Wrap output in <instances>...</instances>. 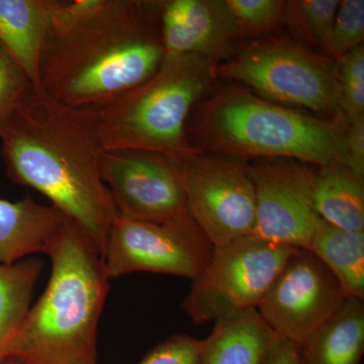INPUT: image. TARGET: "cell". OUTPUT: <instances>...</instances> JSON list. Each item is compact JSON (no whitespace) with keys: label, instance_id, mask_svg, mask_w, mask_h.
<instances>
[{"label":"cell","instance_id":"1","mask_svg":"<svg viewBox=\"0 0 364 364\" xmlns=\"http://www.w3.org/2000/svg\"><path fill=\"white\" fill-rule=\"evenodd\" d=\"M164 58L157 0H62L40 90L69 107L97 109L150 78Z\"/></svg>","mask_w":364,"mask_h":364},{"label":"cell","instance_id":"2","mask_svg":"<svg viewBox=\"0 0 364 364\" xmlns=\"http://www.w3.org/2000/svg\"><path fill=\"white\" fill-rule=\"evenodd\" d=\"M0 142L7 177L46 196L90 235L104 257L117 210L100 173L105 150L95 109L69 107L33 88Z\"/></svg>","mask_w":364,"mask_h":364},{"label":"cell","instance_id":"3","mask_svg":"<svg viewBox=\"0 0 364 364\" xmlns=\"http://www.w3.org/2000/svg\"><path fill=\"white\" fill-rule=\"evenodd\" d=\"M45 254L52 272L1 359L21 364H97L98 324L109 277L95 242L67 219Z\"/></svg>","mask_w":364,"mask_h":364},{"label":"cell","instance_id":"4","mask_svg":"<svg viewBox=\"0 0 364 364\" xmlns=\"http://www.w3.org/2000/svg\"><path fill=\"white\" fill-rule=\"evenodd\" d=\"M188 134L198 149L229 157L293 158L322 167L344 162L341 124L226 86L191 112Z\"/></svg>","mask_w":364,"mask_h":364},{"label":"cell","instance_id":"5","mask_svg":"<svg viewBox=\"0 0 364 364\" xmlns=\"http://www.w3.org/2000/svg\"><path fill=\"white\" fill-rule=\"evenodd\" d=\"M218 64L196 56H165L150 78L95 109L105 151L141 150L170 159L202 152L188 122L217 76Z\"/></svg>","mask_w":364,"mask_h":364},{"label":"cell","instance_id":"6","mask_svg":"<svg viewBox=\"0 0 364 364\" xmlns=\"http://www.w3.org/2000/svg\"><path fill=\"white\" fill-rule=\"evenodd\" d=\"M217 76L243 83L277 105L340 116L336 62L289 38L248 42L218 64Z\"/></svg>","mask_w":364,"mask_h":364},{"label":"cell","instance_id":"7","mask_svg":"<svg viewBox=\"0 0 364 364\" xmlns=\"http://www.w3.org/2000/svg\"><path fill=\"white\" fill-rule=\"evenodd\" d=\"M296 248L256 235L214 246L203 272L193 280L181 309L196 325L257 309Z\"/></svg>","mask_w":364,"mask_h":364},{"label":"cell","instance_id":"8","mask_svg":"<svg viewBox=\"0 0 364 364\" xmlns=\"http://www.w3.org/2000/svg\"><path fill=\"white\" fill-rule=\"evenodd\" d=\"M214 245L188 213L162 223L136 221L117 214L104 252L109 279L153 272L196 279Z\"/></svg>","mask_w":364,"mask_h":364},{"label":"cell","instance_id":"9","mask_svg":"<svg viewBox=\"0 0 364 364\" xmlns=\"http://www.w3.org/2000/svg\"><path fill=\"white\" fill-rule=\"evenodd\" d=\"M176 161L188 215L213 245L253 234L255 191L248 166L203 152Z\"/></svg>","mask_w":364,"mask_h":364},{"label":"cell","instance_id":"10","mask_svg":"<svg viewBox=\"0 0 364 364\" xmlns=\"http://www.w3.org/2000/svg\"><path fill=\"white\" fill-rule=\"evenodd\" d=\"M346 299L323 262L308 249H296L273 279L257 311L277 336L301 346Z\"/></svg>","mask_w":364,"mask_h":364},{"label":"cell","instance_id":"11","mask_svg":"<svg viewBox=\"0 0 364 364\" xmlns=\"http://www.w3.org/2000/svg\"><path fill=\"white\" fill-rule=\"evenodd\" d=\"M100 173L119 215L162 223L188 213L174 159L148 151H105Z\"/></svg>","mask_w":364,"mask_h":364},{"label":"cell","instance_id":"12","mask_svg":"<svg viewBox=\"0 0 364 364\" xmlns=\"http://www.w3.org/2000/svg\"><path fill=\"white\" fill-rule=\"evenodd\" d=\"M255 191L253 234L272 243L306 249L320 217L314 207L316 171L296 162L248 166Z\"/></svg>","mask_w":364,"mask_h":364},{"label":"cell","instance_id":"13","mask_svg":"<svg viewBox=\"0 0 364 364\" xmlns=\"http://www.w3.org/2000/svg\"><path fill=\"white\" fill-rule=\"evenodd\" d=\"M165 56L196 55L219 63L233 53L237 36L224 0H159Z\"/></svg>","mask_w":364,"mask_h":364},{"label":"cell","instance_id":"14","mask_svg":"<svg viewBox=\"0 0 364 364\" xmlns=\"http://www.w3.org/2000/svg\"><path fill=\"white\" fill-rule=\"evenodd\" d=\"M62 0H0V43L36 90L55 14Z\"/></svg>","mask_w":364,"mask_h":364},{"label":"cell","instance_id":"15","mask_svg":"<svg viewBox=\"0 0 364 364\" xmlns=\"http://www.w3.org/2000/svg\"><path fill=\"white\" fill-rule=\"evenodd\" d=\"M66 217L30 195L11 202L0 198V264H13L45 253Z\"/></svg>","mask_w":364,"mask_h":364},{"label":"cell","instance_id":"16","mask_svg":"<svg viewBox=\"0 0 364 364\" xmlns=\"http://www.w3.org/2000/svg\"><path fill=\"white\" fill-rule=\"evenodd\" d=\"M274 336L257 309L227 316L200 339L198 364H262Z\"/></svg>","mask_w":364,"mask_h":364},{"label":"cell","instance_id":"17","mask_svg":"<svg viewBox=\"0 0 364 364\" xmlns=\"http://www.w3.org/2000/svg\"><path fill=\"white\" fill-rule=\"evenodd\" d=\"M301 364H360L364 301L347 298L324 325L299 346Z\"/></svg>","mask_w":364,"mask_h":364},{"label":"cell","instance_id":"18","mask_svg":"<svg viewBox=\"0 0 364 364\" xmlns=\"http://www.w3.org/2000/svg\"><path fill=\"white\" fill-rule=\"evenodd\" d=\"M364 176L343 162L320 167L314 183V207L320 219L350 232H364Z\"/></svg>","mask_w":364,"mask_h":364},{"label":"cell","instance_id":"19","mask_svg":"<svg viewBox=\"0 0 364 364\" xmlns=\"http://www.w3.org/2000/svg\"><path fill=\"white\" fill-rule=\"evenodd\" d=\"M337 279L346 298L364 299V232H350L320 219L308 246Z\"/></svg>","mask_w":364,"mask_h":364},{"label":"cell","instance_id":"20","mask_svg":"<svg viewBox=\"0 0 364 364\" xmlns=\"http://www.w3.org/2000/svg\"><path fill=\"white\" fill-rule=\"evenodd\" d=\"M44 269V261L35 257L0 264V359L32 306L33 291Z\"/></svg>","mask_w":364,"mask_h":364},{"label":"cell","instance_id":"21","mask_svg":"<svg viewBox=\"0 0 364 364\" xmlns=\"http://www.w3.org/2000/svg\"><path fill=\"white\" fill-rule=\"evenodd\" d=\"M338 6L339 0H289L284 23L299 44L326 55Z\"/></svg>","mask_w":364,"mask_h":364},{"label":"cell","instance_id":"22","mask_svg":"<svg viewBox=\"0 0 364 364\" xmlns=\"http://www.w3.org/2000/svg\"><path fill=\"white\" fill-rule=\"evenodd\" d=\"M237 38L260 39L284 23V0H224Z\"/></svg>","mask_w":364,"mask_h":364},{"label":"cell","instance_id":"23","mask_svg":"<svg viewBox=\"0 0 364 364\" xmlns=\"http://www.w3.org/2000/svg\"><path fill=\"white\" fill-rule=\"evenodd\" d=\"M337 65L340 116L354 123L364 117V46L345 55Z\"/></svg>","mask_w":364,"mask_h":364},{"label":"cell","instance_id":"24","mask_svg":"<svg viewBox=\"0 0 364 364\" xmlns=\"http://www.w3.org/2000/svg\"><path fill=\"white\" fill-rule=\"evenodd\" d=\"M363 0L339 1L326 55L338 63L345 55L363 45Z\"/></svg>","mask_w":364,"mask_h":364},{"label":"cell","instance_id":"25","mask_svg":"<svg viewBox=\"0 0 364 364\" xmlns=\"http://www.w3.org/2000/svg\"><path fill=\"white\" fill-rule=\"evenodd\" d=\"M33 86L0 43V133Z\"/></svg>","mask_w":364,"mask_h":364},{"label":"cell","instance_id":"26","mask_svg":"<svg viewBox=\"0 0 364 364\" xmlns=\"http://www.w3.org/2000/svg\"><path fill=\"white\" fill-rule=\"evenodd\" d=\"M200 339L176 333L151 349L138 364H198Z\"/></svg>","mask_w":364,"mask_h":364},{"label":"cell","instance_id":"27","mask_svg":"<svg viewBox=\"0 0 364 364\" xmlns=\"http://www.w3.org/2000/svg\"><path fill=\"white\" fill-rule=\"evenodd\" d=\"M344 164L364 176V117L348 124L344 133Z\"/></svg>","mask_w":364,"mask_h":364},{"label":"cell","instance_id":"28","mask_svg":"<svg viewBox=\"0 0 364 364\" xmlns=\"http://www.w3.org/2000/svg\"><path fill=\"white\" fill-rule=\"evenodd\" d=\"M262 364H301V349L298 344L275 335Z\"/></svg>","mask_w":364,"mask_h":364},{"label":"cell","instance_id":"29","mask_svg":"<svg viewBox=\"0 0 364 364\" xmlns=\"http://www.w3.org/2000/svg\"><path fill=\"white\" fill-rule=\"evenodd\" d=\"M0 364H21L18 361L13 360V359H4L0 361Z\"/></svg>","mask_w":364,"mask_h":364}]
</instances>
